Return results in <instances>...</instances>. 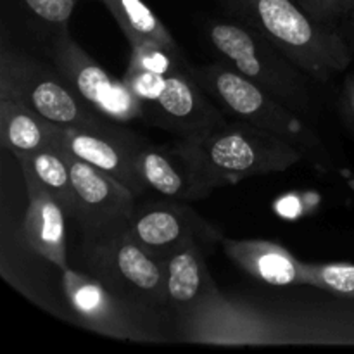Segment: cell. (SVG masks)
I'll use <instances>...</instances> for the list:
<instances>
[{
  "instance_id": "1",
  "label": "cell",
  "mask_w": 354,
  "mask_h": 354,
  "mask_svg": "<svg viewBox=\"0 0 354 354\" xmlns=\"http://www.w3.org/2000/svg\"><path fill=\"white\" fill-rule=\"evenodd\" d=\"M171 147L185 159L206 196L245 178L286 171L304 159L286 138L237 120L180 138Z\"/></svg>"
},
{
  "instance_id": "2",
  "label": "cell",
  "mask_w": 354,
  "mask_h": 354,
  "mask_svg": "<svg viewBox=\"0 0 354 354\" xmlns=\"http://www.w3.org/2000/svg\"><path fill=\"white\" fill-rule=\"evenodd\" d=\"M216 2L232 21L259 31L315 82H328L351 64V47L339 28L315 21L294 0Z\"/></svg>"
},
{
  "instance_id": "3",
  "label": "cell",
  "mask_w": 354,
  "mask_h": 354,
  "mask_svg": "<svg viewBox=\"0 0 354 354\" xmlns=\"http://www.w3.org/2000/svg\"><path fill=\"white\" fill-rule=\"evenodd\" d=\"M192 76L211 100L237 121L286 138L317 168L327 169L330 158L320 135L299 114L252 83L223 61L192 66Z\"/></svg>"
},
{
  "instance_id": "4",
  "label": "cell",
  "mask_w": 354,
  "mask_h": 354,
  "mask_svg": "<svg viewBox=\"0 0 354 354\" xmlns=\"http://www.w3.org/2000/svg\"><path fill=\"white\" fill-rule=\"evenodd\" d=\"M0 97L17 100L55 127L99 131L127 142L142 140L133 131L118 127L120 123L83 104L54 64H44L14 48L3 47L0 55Z\"/></svg>"
},
{
  "instance_id": "5",
  "label": "cell",
  "mask_w": 354,
  "mask_h": 354,
  "mask_svg": "<svg viewBox=\"0 0 354 354\" xmlns=\"http://www.w3.org/2000/svg\"><path fill=\"white\" fill-rule=\"evenodd\" d=\"M83 266L106 289L152 315L168 310L165 263L144 248L128 223L83 239Z\"/></svg>"
},
{
  "instance_id": "6",
  "label": "cell",
  "mask_w": 354,
  "mask_h": 354,
  "mask_svg": "<svg viewBox=\"0 0 354 354\" xmlns=\"http://www.w3.org/2000/svg\"><path fill=\"white\" fill-rule=\"evenodd\" d=\"M206 37L225 64L296 111L311 107L310 75L252 28L235 21H207Z\"/></svg>"
},
{
  "instance_id": "7",
  "label": "cell",
  "mask_w": 354,
  "mask_h": 354,
  "mask_svg": "<svg viewBox=\"0 0 354 354\" xmlns=\"http://www.w3.org/2000/svg\"><path fill=\"white\" fill-rule=\"evenodd\" d=\"M190 69L173 75H151L128 68L123 76L140 99L144 121L180 138L227 123V114L201 88Z\"/></svg>"
},
{
  "instance_id": "8",
  "label": "cell",
  "mask_w": 354,
  "mask_h": 354,
  "mask_svg": "<svg viewBox=\"0 0 354 354\" xmlns=\"http://www.w3.org/2000/svg\"><path fill=\"white\" fill-rule=\"evenodd\" d=\"M52 64L83 104L116 123L144 120L142 102L124 80L109 75L69 35V28L54 31Z\"/></svg>"
},
{
  "instance_id": "9",
  "label": "cell",
  "mask_w": 354,
  "mask_h": 354,
  "mask_svg": "<svg viewBox=\"0 0 354 354\" xmlns=\"http://www.w3.org/2000/svg\"><path fill=\"white\" fill-rule=\"evenodd\" d=\"M62 289L73 315L88 330L120 341H158L151 317L111 292L88 273L62 270Z\"/></svg>"
},
{
  "instance_id": "10",
  "label": "cell",
  "mask_w": 354,
  "mask_h": 354,
  "mask_svg": "<svg viewBox=\"0 0 354 354\" xmlns=\"http://www.w3.org/2000/svg\"><path fill=\"white\" fill-rule=\"evenodd\" d=\"M128 230L161 261L192 242L213 251L225 239L216 225L201 216L189 204L166 197L165 201L137 203Z\"/></svg>"
},
{
  "instance_id": "11",
  "label": "cell",
  "mask_w": 354,
  "mask_h": 354,
  "mask_svg": "<svg viewBox=\"0 0 354 354\" xmlns=\"http://www.w3.org/2000/svg\"><path fill=\"white\" fill-rule=\"evenodd\" d=\"M180 337L187 342L218 346H248L282 342L279 327L263 313L235 303L220 292L178 318Z\"/></svg>"
},
{
  "instance_id": "12",
  "label": "cell",
  "mask_w": 354,
  "mask_h": 354,
  "mask_svg": "<svg viewBox=\"0 0 354 354\" xmlns=\"http://www.w3.org/2000/svg\"><path fill=\"white\" fill-rule=\"evenodd\" d=\"M61 151L68 159L75 192V214L71 220L76 221L83 239L127 225L133 216L138 197L107 173L73 158L64 149Z\"/></svg>"
},
{
  "instance_id": "13",
  "label": "cell",
  "mask_w": 354,
  "mask_h": 354,
  "mask_svg": "<svg viewBox=\"0 0 354 354\" xmlns=\"http://www.w3.org/2000/svg\"><path fill=\"white\" fill-rule=\"evenodd\" d=\"M57 140L61 149L73 158L111 175L137 197L147 190L135 165V149L142 140L127 142L99 131L61 127L57 130Z\"/></svg>"
},
{
  "instance_id": "14",
  "label": "cell",
  "mask_w": 354,
  "mask_h": 354,
  "mask_svg": "<svg viewBox=\"0 0 354 354\" xmlns=\"http://www.w3.org/2000/svg\"><path fill=\"white\" fill-rule=\"evenodd\" d=\"M26 183L28 209L23 223L24 244L57 268H68L66 211L26 166H21Z\"/></svg>"
},
{
  "instance_id": "15",
  "label": "cell",
  "mask_w": 354,
  "mask_h": 354,
  "mask_svg": "<svg viewBox=\"0 0 354 354\" xmlns=\"http://www.w3.org/2000/svg\"><path fill=\"white\" fill-rule=\"evenodd\" d=\"M168 310L183 318L213 299L220 289L211 277L206 249L201 244H187L165 259Z\"/></svg>"
},
{
  "instance_id": "16",
  "label": "cell",
  "mask_w": 354,
  "mask_h": 354,
  "mask_svg": "<svg viewBox=\"0 0 354 354\" xmlns=\"http://www.w3.org/2000/svg\"><path fill=\"white\" fill-rule=\"evenodd\" d=\"M135 165L145 187L166 199L199 201L207 197L190 166L171 145L161 147L142 140L135 149Z\"/></svg>"
},
{
  "instance_id": "17",
  "label": "cell",
  "mask_w": 354,
  "mask_h": 354,
  "mask_svg": "<svg viewBox=\"0 0 354 354\" xmlns=\"http://www.w3.org/2000/svg\"><path fill=\"white\" fill-rule=\"evenodd\" d=\"M223 251L235 265L259 282L273 287L303 286V261L270 241L223 239Z\"/></svg>"
},
{
  "instance_id": "18",
  "label": "cell",
  "mask_w": 354,
  "mask_h": 354,
  "mask_svg": "<svg viewBox=\"0 0 354 354\" xmlns=\"http://www.w3.org/2000/svg\"><path fill=\"white\" fill-rule=\"evenodd\" d=\"M57 130L59 127L17 100L0 97V137L10 154L57 147Z\"/></svg>"
},
{
  "instance_id": "19",
  "label": "cell",
  "mask_w": 354,
  "mask_h": 354,
  "mask_svg": "<svg viewBox=\"0 0 354 354\" xmlns=\"http://www.w3.org/2000/svg\"><path fill=\"white\" fill-rule=\"evenodd\" d=\"M116 19L131 47L142 44H159L176 48L178 44L144 0H100Z\"/></svg>"
},
{
  "instance_id": "20",
  "label": "cell",
  "mask_w": 354,
  "mask_h": 354,
  "mask_svg": "<svg viewBox=\"0 0 354 354\" xmlns=\"http://www.w3.org/2000/svg\"><path fill=\"white\" fill-rule=\"evenodd\" d=\"M21 166H26L37 175V178L47 187L48 192L59 201L66 216L75 214V192H73L71 169L64 152L57 147L40 149L33 152H16L12 154Z\"/></svg>"
},
{
  "instance_id": "21",
  "label": "cell",
  "mask_w": 354,
  "mask_h": 354,
  "mask_svg": "<svg viewBox=\"0 0 354 354\" xmlns=\"http://www.w3.org/2000/svg\"><path fill=\"white\" fill-rule=\"evenodd\" d=\"M128 68L151 75H173V73L187 71L192 66L183 57L180 47L173 48L159 44H142L131 47Z\"/></svg>"
},
{
  "instance_id": "22",
  "label": "cell",
  "mask_w": 354,
  "mask_h": 354,
  "mask_svg": "<svg viewBox=\"0 0 354 354\" xmlns=\"http://www.w3.org/2000/svg\"><path fill=\"white\" fill-rule=\"evenodd\" d=\"M303 286L317 287V289L354 299V265H349V263H330V265L303 263Z\"/></svg>"
},
{
  "instance_id": "23",
  "label": "cell",
  "mask_w": 354,
  "mask_h": 354,
  "mask_svg": "<svg viewBox=\"0 0 354 354\" xmlns=\"http://www.w3.org/2000/svg\"><path fill=\"white\" fill-rule=\"evenodd\" d=\"M26 12L38 23L57 31L68 26L76 0H19Z\"/></svg>"
},
{
  "instance_id": "24",
  "label": "cell",
  "mask_w": 354,
  "mask_h": 354,
  "mask_svg": "<svg viewBox=\"0 0 354 354\" xmlns=\"http://www.w3.org/2000/svg\"><path fill=\"white\" fill-rule=\"evenodd\" d=\"M301 9L306 10L315 21L334 24L341 19H348L354 10V0H294Z\"/></svg>"
},
{
  "instance_id": "25",
  "label": "cell",
  "mask_w": 354,
  "mask_h": 354,
  "mask_svg": "<svg viewBox=\"0 0 354 354\" xmlns=\"http://www.w3.org/2000/svg\"><path fill=\"white\" fill-rule=\"evenodd\" d=\"M341 106L342 111H344L346 120H348L349 124L354 128V75L348 76V78L344 80L341 93Z\"/></svg>"
},
{
  "instance_id": "26",
  "label": "cell",
  "mask_w": 354,
  "mask_h": 354,
  "mask_svg": "<svg viewBox=\"0 0 354 354\" xmlns=\"http://www.w3.org/2000/svg\"><path fill=\"white\" fill-rule=\"evenodd\" d=\"M301 203H303V197L294 196V194L292 196H286L277 201L275 211H279V214H282L283 218H297L304 211L301 207Z\"/></svg>"
},
{
  "instance_id": "27",
  "label": "cell",
  "mask_w": 354,
  "mask_h": 354,
  "mask_svg": "<svg viewBox=\"0 0 354 354\" xmlns=\"http://www.w3.org/2000/svg\"><path fill=\"white\" fill-rule=\"evenodd\" d=\"M348 45L354 48V10L348 16V38H346Z\"/></svg>"
}]
</instances>
